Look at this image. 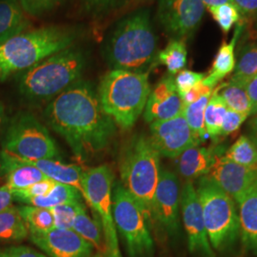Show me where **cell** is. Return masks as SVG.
<instances>
[{
	"label": "cell",
	"instance_id": "cell-13",
	"mask_svg": "<svg viewBox=\"0 0 257 257\" xmlns=\"http://www.w3.org/2000/svg\"><path fill=\"white\" fill-rule=\"evenodd\" d=\"M180 209L191 253L199 257H215L205 228L201 204L192 180H188L181 191Z\"/></svg>",
	"mask_w": 257,
	"mask_h": 257
},
{
	"label": "cell",
	"instance_id": "cell-49",
	"mask_svg": "<svg viewBox=\"0 0 257 257\" xmlns=\"http://www.w3.org/2000/svg\"><path fill=\"white\" fill-rule=\"evenodd\" d=\"M6 120H7V117H6V113H5V108H4V105L2 104V102L0 101V133L6 123Z\"/></svg>",
	"mask_w": 257,
	"mask_h": 257
},
{
	"label": "cell",
	"instance_id": "cell-37",
	"mask_svg": "<svg viewBox=\"0 0 257 257\" xmlns=\"http://www.w3.org/2000/svg\"><path fill=\"white\" fill-rule=\"evenodd\" d=\"M205 76L206 74L203 73H197L191 70L180 71L175 77V87L179 95L181 96L192 90L194 86L202 81Z\"/></svg>",
	"mask_w": 257,
	"mask_h": 257
},
{
	"label": "cell",
	"instance_id": "cell-44",
	"mask_svg": "<svg viewBox=\"0 0 257 257\" xmlns=\"http://www.w3.org/2000/svg\"><path fill=\"white\" fill-rule=\"evenodd\" d=\"M13 200H15L13 191L10 189L9 186L6 184L0 187V212L10 208Z\"/></svg>",
	"mask_w": 257,
	"mask_h": 257
},
{
	"label": "cell",
	"instance_id": "cell-46",
	"mask_svg": "<svg viewBox=\"0 0 257 257\" xmlns=\"http://www.w3.org/2000/svg\"><path fill=\"white\" fill-rule=\"evenodd\" d=\"M154 0H127L124 2L122 5L121 12H126V11H132V10H138L142 7L143 5L149 4L153 2Z\"/></svg>",
	"mask_w": 257,
	"mask_h": 257
},
{
	"label": "cell",
	"instance_id": "cell-42",
	"mask_svg": "<svg viewBox=\"0 0 257 257\" xmlns=\"http://www.w3.org/2000/svg\"><path fill=\"white\" fill-rule=\"evenodd\" d=\"M239 13L248 19H257V0H232Z\"/></svg>",
	"mask_w": 257,
	"mask_h": 257
},
{
	"label": "cell",
	"instance_id": "cell-9",
	"mask_svg": "<svg viewBox=\"0 0 257 257\" xmlns=\"http://www.w3.org/2000/svg\"><path fill=\"white\" fill-rule=\"evenodd\" d=\"M83 198L96 213L106 246V257H122L112 214L113 175L107 165L84 170Z\"/></svg>",
	"mask_w": 257,
	"mask_h": 257
},
{
	"label": "cell",
	"instance_id": "cell-45",
	"mask_svg": "<svg viewBox=\"0 0 257 257\" xmlns=\"http://www.w3.org/2000/svg\"><path fill=\"white\" fill-rule=\"evenodd\" d=\"M118 0H85L87 9L92 11H102L116 4Z\"/></svg>",
	"mask_w": 257,
	"mask_h": 257
},
{
	"label": "cell",
	"instance_id": "cell-22",
	"mask_svg": "<svg viewBox=\"0 0 257 257\" xmlns=\"http://www.w3.org/2000/svg\"><path fill=\"white\" fill-rule=\"evenodd\" d=\"M30 26L19 0H0V44L26 32Z\"/></svg>",
	"mask_w": 257,
	"mask_h": 257
},
{
	"label": "cell",
	"instance_id": "cell-27",
	"mask_svg": "<svg viewBox=\"0 0 257 257\" xmlns=\"http://www.w3.org/2000/svg\"><path fill=\"white\" fill-rule=\"evenodd\" d=\"M29 234L19 208L11 206L0 212V241H21Z\"/></svg>",
	"mask_w": 257,
	"mask_h": 257
},
{
	"label": "cell",
	"instance_id": "cell-32",
	"mask_svg": "<svg viewBox=\"0 0 257 257\" xmlns=\"http://www.w3.org/2000/svg\"><path fill=\"white\" fill-rule=\"evenodd\" d=\"M228 107L217 92H212L207 104L204 122L206 133L211 138L220 137L221 127Z\"/></svg>",
	"mask_w": 257,
	"mask_h": 257
},
{
	"label": "cell",
	"instance_id": "cell-12",
	"mask_svg": "<svg viewBox=\"0 0 257 257\" xmlns=\"http://www.w3.org/2000/svg\"><path fill=\"white\" fill-rule=\"evenodd\" d=\"M180 185L177 176L161 169L153 200L152 218H155L168 235L175 238L180 232Z\"/></svg>",
	"mask_w": 257,
	"mask_h": 257
},
{
	"label": "cell",
	"instance_id": "cell-20",
	"mask_svg": "<svg viewBox=\"0 0 257 257\" xmlns=\"http://www.w3.org/2000/svg\"><path fill=\"white\" fill-rule=\"evenodd\" d=\"M0 170L7 177V185L12 191L27 188L48 177L34 166L19 162L13 156L2 151L0 155Z\"/></svg>",
	"mask_w": 257,
	"mask_h": 257
},
{
	"label": "cell",
	"instance_id": "cell-19",
	"mask_svg": "<svg viewBox=\"0 0 257 257\" xmlns=\"http://www.w3.org/2000/svg\"><path fill=\"white\" fill-rule=\"evenodd\" d=\"M13 156L17 160H19V162L36 167L40 172H42L44 175H46L48 178H51L59 183L73 186L81 193L82 196H84L82 187L84 170L81 167L76 165H67V164L61 163L60 161L53 160V159L33 160V159L21 158L19 156Z\"/></svg>",
	"mask_w": 257,
	"mask_h": 257
},
{
	"label": "cell",
	"instance_id": "cell-21",
	"mask_svg": "<svg viewBox=\"0 0 257 257\" xmlns=\"http://www.w3.org/2000/svg\"><path fill=\"white\" fill-rule=\"evenodd\" d=\"M242 30H243V25L239 24L235 29L231 41L229 43L227 42L222 43L217 54L214 57L210 73L208 75H206L202 80V82L206 84L207 86L213 89L219 81L234 71L235 64H236L234 48L237 43V40Z\"/></svg>",
	"mask_w": 257,
	"mask_h": 257
},
{
	"label": "cell",
	"instance_id": "cell-17",
	"mask_svg": "<svg viewBox=\"0 0 257 257\" xmlns=\"http://www.w3.org/2000/svg\"><path fill=\"white\" fill-rule=\"evenodd\" d=\"M183 109V102L175 87V76L168 74L150 92L143 116L151 124L176 117L182 113Z\"/></svg>",
	"mask_w": 257,
	"mask_h": 257
},
{
	"label": "cell",
	"instance_id": "cell-10",
	"mask_svg": "<svg viewBox=\"0 0 257 257\" xmlns=\"http://www.w3.org/2000/svg\"><path fill=\"white\" fill-rule=\"evenodd\" d=\"M3 151L25 159H53L60 155L48 130L29 112H19L10 123Z\"/></svg>",
	"mask_w": 257,
	"mask_h": 257
},
{
	"label": "cell",
	"instance_id": "cell-5",
	"mask_svg": "<svg viewBox=\"0 0 257 257\" xmlns=\"http://www.w3.org/2000/svg\"><path fill=\"white\" fill-rule=\"evenodd\" d=\"M150 92L149 73L110 70L103 75L97 95L114 124L130 130L143 113Z\"/></svg>",
	"mask_w": 257,
	"mask_h": 257
},
{
	"label": "cell",
	"instance_id": "cell-14",
	"mask_svg": "<svg viewBox=\"0 0 257 257\" xmlns=\"http://www.w3.org/2000/svg\"><path fill=\"white\" fill-rule=\"evenodd\" d=\"M150 130V139L160 156L177 158L189 148L200 144L182 113L172 119L151 123Z\"/></svg>",
	"mask_w": 257,
	"mask_h": 257
},
{
	"label": "cell",
	"instance_id": "cell-34",
	"mask_svg": "<svg viewBox=\"0 0 257 257\" xmlns=\"http://www.w3.org/2000/svg\"><path fill=\"white\" fill-rule=\"evenodd\" d=\"M84 209L86 206L83 201L66 203L51 209L55 219V229L73 230L77 214Z\"/></svg>",
	"mask_w": 257,
	"mask_h": 257
},
{
	"label": "cell",
	"instance_id": "cell-48",
	"mask_svg": "<svg viewBox=\"0 0 257 257\" xmlns=\"http://www.w3.org/2000/svg\"><path fill=\"white\" fill-rule=\"evenodd\" d=\"M201 2L204 4L205 8L210 10L226 3H230L232 2V0H201Z\"/></svg>",
	"mask_w": 257,
	"mask_h": 257
},
{
	"label": "cell",
	"instance_id": "cell-8",
	"mask_svg": "<svg viewBox=\"0 0 257 257\" xmlns=\"http://www.w3.org/2000/svg\"><path fill=\"white\" fill-rule=\"evenodd\" d=\"M112 214L116 230L131 257H153L155 244L148 217L138 201L121 183L113 184Z\"/></svg>",
	"mask_w": 257,
	"mask_h": 257
},
{
	"label": "cell",
	"instance_id": "cell-41",
	"mask_svg": "<svg viewBox=\"0 0 257 257\" xmlns=\"http://www.w3.org/2000/svg\"><path fill=\"white\" fill-rule=\"evenodd\" d=\"M0 257H46L27 247H11L0 250Z\"/></svg>",
	"mask_w": 257,
	"mask_h": 257
},
{
	"label": "cell",
	"instance_id": "cell-1",
	"mask_svg": "<svg viewBox=\"0 0 257 257\" xmlns=\"http://www.w3.org/2000/svg\"><path fill=\"white\" fill-rule=\"evenodd\" d=\"M44 116L82 161L104 151L115 134V124L103 110L93 86L81 79L52 99Z\"/></svg>",
	"mask_w": 257,
	"mask_h": 257
},
{
	"label": "cell",
	"instance_id": "cell-2",
	"mask_svg": "<svg viewBox=\"0 0 257 257\" xmlns=\"http://www.w3.org/2000/svg\"><path fill=\"white\" fill-rule=\"evenodd\" d=\"M158 39L149 9L136 10L121 19L104 47V57L112 70L149 73L156 66Z\"/></svg>",
	"mask_w": 257,
	"mask_h": 257
},
{
	"label": "cell",
	"instance_id": "cell-24",
	"mask_svg": "<svg viewBox=\"0 0 257 257\" xmlns=\"http://www.w3.org/2000/svg\"><path fill=\"white\" fill-rule=\"evenodd\" d=\"M188 50L186 40L184 39H171L167 46L158 51L156 55V65H164L168 73L172 75L178 74L184 70L187 64Z\"/></svg>",
	"mask_w": 257,
	"mask_h": 257
},
{
	"label": "cell",
	"instance_id": "cell-26",
	"mask_svg": "<svg viewBox=\"0 0 257 257\" xmlns=\"http://www.w3.org/2000/svg\"><path fill=\"white\" fill-rule=\"evenodd\" d=\"M73 230L91 244L101 256L106 257V246L101 227L97 221L93 220L87 214V209H84L77 214Z\"/></svg>",
	"mask_w": 257,
	"mask_h": 257
},
{
	"label": "cell",
	"instance_id": "cell-4",
	"mask_svg": "<svg viewBox=\"0 0 257 257\" xmlns=\"http://www.w3.org/2000/svg\"><path fill=\"white\" fill-rule=\"evenodd\" d=\"M86 66V52L69 47L20 73L19 92L32 101L52 100L80 79Z\"/></svg>",
	"mask_w": 257,
	"mask_h": 257
},
{
	"label": "cell",
	"instance_id": "cell-28",
	"mask_svg": "<svg viewBox=\"0 0 257 257\" xmlns=\"http://www.w3.org/2000/svg\"><path fill=\"white\" fill-rule=\"evenodd\" d=\"M229 110L250 115V103L245 86L230 79L215 90Z\"/></svg>",
	"mask_w": 257,
	"mask_h": 257
},
{
	"label": "cell",
	"instance_id": "cell-40",
	"mask_svg": "<svg viewBox=\"0 0 257 257\" xmlns=\"http://www.w3.org/2000/svg\"><path fill=\"white\" fill-rule=\"evenodd\" d=\"M213 92V89L207 86L206 84L201 81L198 83L196 86H194L192 90H190L189 92H186L183 95H181V99L183 102L184 106L189 105L193 102H195L198 99H200L205 95H211V93Z\"/></svg>",
	"mask_w": 257,
	"mask_h": 257
},
{
	"label": "cell",
	"instance_id": "cell-16",
	"mask_svg": "<svg viewBox=\"0 0 257 257\" xmlns=\"http://www.w3.org/2000/svg\"><path fill=\"white\" fill-rule=\"evenodd\" d=\"M30 238L50 257H103L74 230L30 233Z\"/></svg>",
	"mask_w": 257,
	"mask_h": 257
},
{
	"label": "cell",
	"instance_id": "cell-47",
	"mask_svg": "<svg viewBox=\"0 0 257 257\" xmlns=\"http://www.w3.org/2000/svg\"><path fill=\"white\" fill-rule=\"evenodd\" d=\"M248 127H249V137L252 140V142L257 145V113L252 117V119L250 120L249 124H248Z\"/></svg>",
	"mask_w": 257,
	"mask_h": 257
},
{
	"label": "cell",
	"instance_id": "cell-30",
	"mask_svg": "<svg viewBox=\"0 0 257 257\" xmlns=\"http://www.w3.org/2000/svg\"><path fill=\"white\" fill-rule=\"evenodd\" d=\"M224 156L238 165L257 170L256 145L248 137H240L225 152Z\"/></svg>",
	"mask_w": 257,
	"mask_h": 257
},
{
	"label": "cell",
	"instance_id": "cell-7",
	"mask_svg": "<svg viewBox=\"0 0 257 257\" xmlns=\"http://www.w3.org/2000/svg\"><path fill=\"white\" fill-rule=\"evenodd\" d=\"M196 193L211 247L217 251L232 247L240 236L239 215L234 200L210 176L200 177Z\"/></svg>",
	"mask_w": 257,
	"mask_h": 257
},
{
	"label": "cell",
	"instance_id": "cell-15",
	"mask_svg": "<svg viewBox=\"0 0 257 257\" xmlns=\"http://www.w3.org/2000/svg\"><path fill=\"white\" fill-rule=\"evenodd\" d=\"M210 175L211 180L238 204L257 189V170L238 165L224 156L216 158Z\"/></svg>",
	"mask_w": 257,
	"mask_h": 257
},
{
	"label": "cell",
	"instance_id": "cell-35",
	"mask_svg": "<svg viewBox=\"0 0 257 257\" xmlns=\"http://www.w3.org/2000/svg\"><path fill=\"white\" fill-rule=\"evenodd\" d=\"M224 34H228L232 26L238 23L240 13L235 5L230 2L208 10Z\"/></svg>",
	"mask_w": 257,
	"mask_h": 257
},
{
	"label": "cell",
	"instance_id": "cell-3",
	"mask_svg": "<svg viewBox=\"0 0 257 257\" xmlns=\"http://www.w3.org/2000/svg\"><path fill=\"white\" fill-rule=\"evenodd\" d=\"M79 34L73 28L51 25L26 31L0 44V82L22 73L50 55L74 46Z\"/></svg>",
	"mask_w": 257,
	"mask_h": 257
},
{
	"label": "cell",
	"instance_id": "cell-39",
	"mask_svg": "<svg viewBox=\"0 0 257 257\" xmlns=\"http://www.w3.org/2000/svg\"><path fill=\"white\" fill-rule=\"evenodd\" d=\"M248 114L240 113L234 110H227L225 117L221 127L220 137L229 136L230 134L237 131L240 126L248 118Z\"/></svg>",
	"mask_w": 257,
	"mask_h": 257
},
{
	"label": "cell",
	"instance_id": "cell-6",
	"mask_svg": "<svg viewBox=\"0 0 257 257\" xmlns=\"http://www.w3.org/2000/svg\"><path fill=\"white\" fill-rule=\"evenodd\" d=\"M123 187L138 201L148 220L160 177V155L145 135H137L123 149L119 162Z\"/></svg>",
	"mask_w": 257,
	"mask_h": 257
},
{
	"label": "cell",
	"instance_id": "cell-29",
	"mask_svg": "<svg viewBox=\"0 0 257 257\" xmlns=\"http://www.w3.org/2000/svg\"><path fill=\"white\" fill-rule=\"evenodd\" d=\"M19 211L26 222L29 233H42L55 230V219L51 209L22 206Z\"/></svg>",
	"mask_w": 257,
	"mask_h": 257
},
{
	"label": "cell",
	"instance_id": "cell-11",
	"mask_svg": "<svg viewBox=\"0 0 257 257\" xmlns=\"http://www.w3.org/2000/svg\"><path fill=\"white\" fill-rule=\"evenodd\" d=\"M156 17L172 39L193 37L205 17L201 0H158Z\"/></svg>",
	"mask_w": 257,
	"mask_h": 257
},
{
	"label": "cell",
	"instance_id": "cell-31",
	"mask_svg": "<svg viewBox=\"0 0 257 257\" xmlns=\"http://www.w3.org/2000/svg\"><path fill=\"white\" fill-rule=\"evenodd\" d=\"M231 80L245 86V83L257 74V43H248L240 49Z\"/></svg>",
	"mask_w": 257,
	"mask_h": 257
},
{
	"label": "cell",
	"instance_id": "cell-25",
	"mask_svg": "<svg viewBox=\"0 0 257 257\" xmlns=\"http://www.w3.org/2000/svg\"><path fill=\"white\" fill-rule=\"evenodd\" d=\"M82 198L81 193L73 186L56 182L54 189L50 193L31 198L24 203L30 206L53 209L54 207L66 203L82 201Z\"/></svg>",
	"mask_w": 257,
	"mask_h": 257
},
{
	"label": "cell",
	"instance_id": "cell-50",
	"mask_svg": "<svg viewBox=\"0 0 257 257\" xmlns=\"http://www.w3.org/2000/svg\"><path fill=\"white\" fill-rule=\"evenodd\" d=\"M256 147H257V145H256Z\"/></svg>",
	"mask_w": 257,
	"mask_h": 257
},
{
	"label": "cell",
	"instance_id": "cell-38",
	"mask_svg": "<svg viewBox=\"0 0 257 257\" xmlns=\"http://www.w3.org/2000/svg\"><path fill=\"white\" fill-rule=\"evenodd\" d=\"M62 0H19L23 11L32 17H40L54 9Z\"/></svg>",
	"mask_w": 257,
	"mask_h": 257
},
{
	"label": "cell",
	"instance_id": "cell-18",
	"mask_svg": "<svg viewBox=\"0 0 257 257\" xmlns=\"http://www.w3.org/2000/svg\"><path fill=\"white\" fill-rule=\"evenodd\" d=\"M222 147H202L196 145L186 150L179 156L178 171L185 178L192 180L210 174Z\"/></svg>",
	"mask_w": 257,
	"mask_h": 257
},
{
	"label": "cell",
	"instance_id": "cell-36",
	"mask_svg": "<svg viewBox=\"0 0 257 257\" xmlns=\"http://www.w3.org/2000/svg\"><path fill=\"white\" fill-rule=\"evenodd\" d=\"M55 184H56V181L55 180H53L51 178H47L45 180H42L40 182L33 184L27 188L13 191L14 199L19 202L24 203L31 198L45 195L54 189Z\"/></svg>",
	"mask_w": 257,
	"mask_h": 257
},
{
	"label": "cell",
	"instance_id": "cell-33",
	"mask_svg": "<svg viewBox=\"0 0 257 257\" xmlns=\"http://www.w3.org/2000/svg\"><path fill=\"white\" fill-rule=\"evenodd\" d=\"M211 95H205L200 99L193 102L189 105L184 106L182 114L189 124L190 128L193 131V135L201 143L209 136L206 133L204 114Z\"/></svg>",
	"mask_w": 257,
	"mask_h": 257
},
{
	"label": "cell",
	"instance_id": "cell-23",
	"mask_svg": "<svg viewBox=\"0 0 257 257\" xmlns=\"http://www.w3.org/2000/svg\"><path fill=\"white\" fill-rule=\"evenodd\" d=\"M238 205L241 241L244 248L257 255V189Z\"/></svg>",
	"mask_w": 257,
	"mask_h": 257
},
{
	"label": "cell",
	"instance_id": "cell-43",
	"mask_svg": "<svg viewBox=\"0 0 257 257\" xmlns=\"http://www.w3.org/2000/svg\"><path fill=\"white\" fill-rule=\"evenodd\" d=\"M245 89L250 103V115L257 113V74L245 83Z\"/></svg>",
	"mask_w": 257,
	"mask_h": 257
}]
</instances>
